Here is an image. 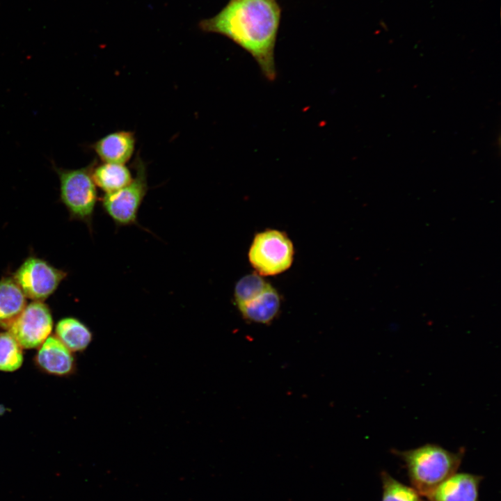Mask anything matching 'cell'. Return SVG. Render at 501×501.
<instances>
[{"instance_id": "cell-1", "label": "cell", "mask_w": 501, "mask_h": 501, "mask_svg": "<svg viewBox=\"0 0 501 501\" xmlns=\"http://www.w3.org/2000/svg\"><path fill=\"white\" fill-rule=\"evenodd\" d=\"M280 19L276 0H231L200 28L223 35L247 51L269 80L276 77L274 48Z\"/></svg>"}, {"instance_id": "cell-2", "label": "cell", "mask_w": 501, "mask_h": 501, "mask_svg": "<svg viewBox=\"0 0 501 501\" xmlns=\"http://www.w3.org/2000/svg\"><path fill=\"white\" fill-rule=\"evenodd\" d=\"M394 453L405 463L413 488L427 497L456 472L464 451L452 452L438 445L427 443L411 450H394Z\"/></svg>"}, {"instance_id": "cell-3", "label": "cell", "mask_w": 501, "mask_h": 501, "mask_svg": "<svg viewBox=\"0 0 501 501\" xmlns=\"http://www.w3.org/2000/svg\"><path fill=\"white\" fill-rule=\"evenodd\" d=\"M93 164L77 169L55 167L60 181V196L70 217L85 223L90 230L98 200L96 185L93 180Z\"/></svg>"}, {"instance_id": "cell-4", "label": "cell", "mask_w": 501, "mask_h": 501, "mask_svg": "<svg viewBox=\"0 0 501 501\" xmlns=\"http://www.w3.org/2000/svg\"><path fill=\"white\" fill-rule=\"evenodd\" d=\"M135 176L123 188L104 193L101 199L104 212L118 227L138 225V214L148 191L147 168L140 157L134 162Z\"/></svg>"}, {"instance_id": "cell-5", "label": "cell", "mask_w": 501, "mask_h": 501, "mask_svg": "<svg viewBox=\"0 0 501 501\" xmlns=\"http://www.w3.org/2000/svg\"><path fill=\"white\" fill-rule=\"evenodd\" d=\"M294 249L283 232L268 230L255 235L248 253L251 265L260 275L272 276L287 270L292 264Z\"/></svg>"}, {"instance_id": "cell-6", "label": "cell", "mask_w": 501, "mask_h": 501, "mask_svg": "<svg viewBox=\"0 0 501 501\" xmlns=\"http://www.w3.org/2000/svg\"><path fill=\"white\" fill-rule=\"evenodd\" d=\"M66 276L65 271L31 256L24 261L13 278L26 298L43 301L56 290Z\"/></svg>"}, {"instance_id": "cell-7", "label": "cell", "mask_w": 501, "mask_h": 501, "mask_svg": "<svg viewBox=\"0 0 501 501\" xmlns=\"http://www.w3.org/2000/svg\"><path fill=\"white\" fill-rule=\"evenodd\" d=\"M53 328L51 311L43 301H33L8 328L22 348L39 347L49 336Z\"/></svg>"}, {"instance_id": "cell-8", "label": "cell", "mask_w": 501, "mask_h": 501, "mask_svg": "<svg viewBox=\"0 0 501 501\" xmlns=\"http://www.w3.org/2000/svg\"><path fill=\"white\" fill-rule=\"evenodd\" d=\"M35 362L42 371L55 376L69 375L75 368L72 351L56 336L49 335L39 347Z\"/></svg>"}, {"instance_id": "cell-9", "label": "cell", "mask_w": 501, "mask_h": 501, "mask_svg": "<svg viewBox=\"0 0 501 501\" xmlns=\"http://www.w3.org/2000/svg\"><path fill=\"white\" fill-rule=\"evenodd\" d=\"M482 477L469 473H454L426 498L429 501H479Z\"/></svg>"}, {"instance_id": "cell-10", "label": "cell", "mask_w": 501, "mask_h": 501, "mask_svg": "<svg viewBox=\"0 0 501 501\" xmlns=\"http://www.w3.org/2000/svg\"><path fill=\"white\" fill-rule=\"evenodd\" d=\"M136 138L130 131H118L99 139L93 145L96 154L104 163L125 164L132 157Z\"/></svg>"}, {"instance_id": "cell-11", "label": "cell", "mask_w": 501, "mask_h": 501, "mask_svg": "<svg viewBox=\"0 0 501 501\" xmlns=\"http://www.w3.org/2000/svg\"><path fill=\"white\" fill-rule=\"evenodd\" d=\"M280 299L270 285L257 297L238 306L242 316L255 323L268 324L278 315Z\"/></svg>"}, {"instance_id": "cell-12", "label": "cell", "mask_w": 501, "mask_h": 501, "mask_svg": "<svg viewBox=\"0 0 501 501\" xmlns=\"http://www.w3.org/2000/svg\"><path fill=\"white\" fill-rule=\"evenodd\" d=\"M26 305V297L13 278L0 280V327L7 328Z\"/></svg>"}, {"instance_id": "cell-13", "label": "cell", "mask_w": 501, "mask_h": 501, "mask_svg": "<svg viewBox=\"0 0 501 501\" xmlns=\"http://www.w3.org/2000/svg\"><path fill=\"white\" fill-rule=\"evenodd\" d=\"M55 333V336L72 352L85 350L93 338L88 327L74 317H65L59 320Z\"/></svg>"}, {"instance_id": "cell-14", "label": "cell", "mask_w": 501, "mask_h": 501, "mask_svg": "<svg viewBox=\"0 0 501 501\" xmlns=\"http://www.w3.org/2000/svg\"><path fill=\"white\" fill-rule=\"evenodd\" d=\"M92 177L95 185L104 193H112L129 184L133 177L125 164L104 163L94 166Z\"/></svg>"}, {"instance_id": "cell-15", "label": "cell", "mask_w": 501, "mask_h": 501, "mask_svg": "<svg viewBox=\"0 0 501 501\" xmlns=\"http://www.w3.org/2000/svg\"><path fill=\"white\" fill-rule=\"evenodd\" d=\"M22 363V347L8 331L0 333V371H16Z\"/></svg>"}, {"instance_id": "cell-16", "label": "cell", "mask_w": 501, "mask_h": 501, "mask_svg": "<svg viewBox=\"0 0 501 501\" xmlns=\"http://www.w3.org/2000/svg\"><path fill=\"white\" fill-rule=\"evenodd\" d=\"M383 495L381 501H424L413 487L397 481L386 472L381 473Z\"/></svg>"}, {"instance_id": "cell-17", "label": "cell", "mask_w": 501, "mask_h": 501, "mask_svg": "<svg viewBox=\"0 0 501 501\" xmlns=\"http://www.w3.org/2000/svg\"><path fill=\"white\" fill-rule=\"evenodd\" d=\"M269 285L259 273H254L241 278L234 287V296L237 306L257 297Z\"/></svg>"}]
</instances>
